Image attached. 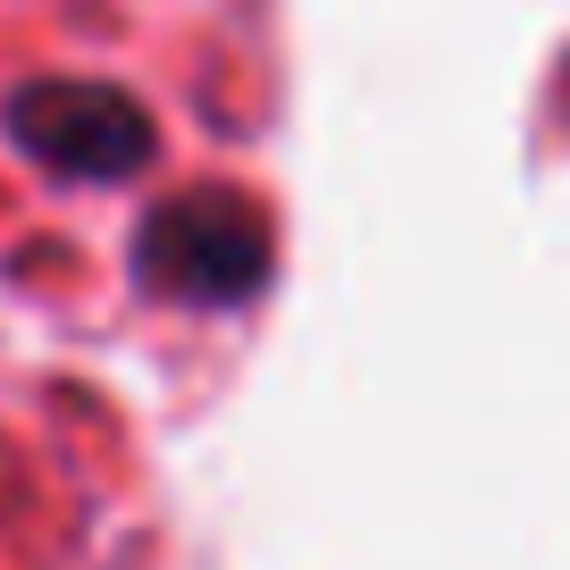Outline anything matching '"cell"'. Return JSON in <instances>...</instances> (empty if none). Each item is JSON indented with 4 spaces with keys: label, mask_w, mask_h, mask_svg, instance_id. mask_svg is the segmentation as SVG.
Segmentation results:
<instances>
[{
    "label": "cell",
    "mask_w": 570,
    "mask_h": 570,
    "mask_svg": "<svg viewBox=\"0 0 570 570\" xmlns=\"http://www.w3.org/2000/svg\"><path fill=\"white\" fill-rule=\"evenodd\" d=\"M9 135H18L42 168L85 177V185H118V177H135V168L151 160V118H142V101H126L118 85H76V76L26 85L18 101H9Z\"/></svg>",
    "instance_id": "cell-1"
}]
</instances>
